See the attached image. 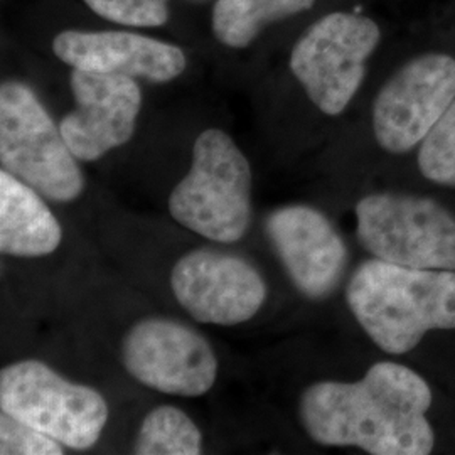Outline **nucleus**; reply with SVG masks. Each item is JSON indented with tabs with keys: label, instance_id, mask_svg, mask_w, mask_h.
Wrapping results in <instances>:
<instances>
[{
	"label": "nucleus",
	"instance_id": "f257e3e1",
	"mask_svg": "<svg viewBox=\"0 0 455 455\" xmlns=\"http://www.w3.org/2000/svg\"><path fill=\"white\" fill-rule=\"evenodd\" d=\"M432 390L403 364L381 361L355 383L319 381L300 396V422L327 447L371 455H428L435 445L427 419Z\"/></svg>",
	"mask_w": 455,
	"mask_h": 455
},
{
	"label": "nucleus",
	"instance_id": "f03ea898",
	"mask_svg": "<svg viewBox=\"0 0 455 455\" xmlns=\"http://www.w3.org/2000/svg\"><path fill=\"white\" fill-rule=\"evenodd\" d=\"M347 306L385 353L405 355L430 331L455 329V270L364 261L353 274Z\"/></svg>",
	"mask_w": 455,
	"mask_h": 455
},
{
	"label": "nucleus",
	"instance_id": "7ed1b4c3",
	"mask_svg": "<svg viewBox=\"0 0 455 455\" xmlns=\"http://www.w3.org/2000/svg\"><path fill=\"white\" fill-rule=\"evenodd\" d=\"M171 216L214 243H236L251 223V167L227 132L196 139L189 172L169 196Z\"/></svg>",
	"mask_w": 455,
	"mask_h": 455
},
{
	"label": "nucleus",
	"instance_id": "20e7f679",
	"mask_svg": "<svg viewBox=\"0 0 455 455\" xmlns=\"http://www.w3.org/2000/svg\"><path fill=\"white\" fill-rule=\"evenodd\" d=\"M0 163L54 203H71L84 189L78 159L24 83L7 82L0 88Z\"/></svg>",
	"mask_w": 455,
	"mask_h": 455
},
{
	"label": "nucleus",
	"instance_id": "39448f33",
	"mask_svg": "<svg viewBox=\"0 0 455 455\" xmlns=\"http://www.w3.org/2000/svg\"><path fill=\"white\" fill-rule=\"evenodd\" d=\"M0 408L76 451L93 447L108 422L100 391L68 381L37 359L2 368Z\"/></svg>",
	"mask_w": 455,
	"mask_h": 455
},
{
	"label": "nucleus",
	"instance_id": "423d86ee",
	"mask_svg": "<svg viewBox=\"0 0 455 455\" xmlns=\"http://www.w3.org/2000/svg\"><path fill=\"white\" fill-rule=\"evenodd\" d=\"M356 233L374 259L422 270H455V216L417 196H364Z\"/></svg>",
	"mask_w": 455,
	"mask_h": 455
},
{
	"label": "nucleus",
	"instance_id": "0eeeda50",
	"mask_svg": "<svg viewBox=\"0 0 455 455\" xmlns=\"http://www.w3.org/2000/svg\"><path fill=\"white\" fill-rule=\"evenodd\" d=\"M381 33L370 17L332 12L304 34L291 54V71L325 115L342 114L358 93L366 61Z\"/></svg>",
	"mask_w": 455,
	"mask_h": 455
},
{
	"label": "nucleus",
	"instance_id": "6e6552de",
	"mask_svg": "<svg viewBox=\"0 0 455 455\" xmlns=\"http://www.w3.org/2000/svg\"><path fill=\"white\" fill-rule=\"evenodd\" d=\"M455 100V58L423 54L383 84L373 105L376 142L391 154L420 146Z\"/></svg>",
	"mask_w": 455,
	"mask_h": 455
},
{
	"label": "nucleus",
	"instance_id": "1a4fd4ad",
	"mask_svg": "<svg viewBox=\"0 0 455 455\" xmlns=\"http://www.w3.org/2000/svg\"><path fill=\"white\" fill-rule=\"evenodd\" d=\"M122 359L139 383L176 396H203L218 376L210 342L193 327L164 317H147L132 325Z\"/></svg>",
	"mask_w": 455,
	"mask_h": 455
},
{
	"label": "nucleus",
	"instance_id": "9d476101",
	"mask_svg": "<svg viewBox=\"0 0 455 455\" xmlns=\"http://www.w3.org/2000/svg\"><path fill=\"white\" fill-rule=\"evenodd\" d=\"M171 289L180 307L203 324H243L267 300V283L250 261L208 248L180 257Z\"/></svg>",
	"mask_w": 455,
	"mask_h": 455
},
{
	"label": "nucleus",
	"instance_id": "9b49d317",
	"mask_svg": "<svg viewBox=\"0 0 455 455\" xmlns=\"http://www.w3.org/2000/svg\"><path fill=\"white\" fill-rule=\"evenodd\" d=\"M71 92L76 107L60 131L78 161L95 163L131 140L142 108L135 78L73 68Z\"/></svg>",
	"mask_w": 455,
	"mask_h": 455
},
{
	"label": "nucleus",
	"instance_id": "f8f14e48",
	"mask_svg": "<svg viewBox=\"0 0 455 455\" xmlns=\"http://www.w3.org/2000/svg\"><path fill=\"white\" fill-rule=\"evenodd\" d=\"M267 235L299 292L323 300L336 291L347 246L325 214L304 204L280 208L268 216Z\"/></svg>",
	"mask_w": 455,
	"mask_h": 455
},
{
	"label": "nucleus",
	"instance_id": "ddd939ff",
	"mask_svg": "<svg viewBox=\"0 0 455 455\" xmlns=\"http://www.w3.org/2000/svg\"><path fill=\"white\" fill-rule=\"evenodd\" d=\"M52 51L71 68L150 83L171 82L186 68L182 49L125 31H63L54 37Z\"/></svg>",
	"mask_w": 455,
	"mask_h": 455
},
{
	"label": "nucleus",
	"instance_id": "4468645a",
	"mask_svg": "<svg viewBox=\"0 0 455 455\" xmlns=\"http://www.w3.org/2000/svg\"><path fill=\"white\" fill-rule=\"evenodd\" d=\"M29 184L0 171V251L16 259L48 257L58 250L63 229Z\"/></svg>",
	"mask_w": 455,
	"mask_h": 455
},
{
	"label": "nucleus",
	"instance_id": "2eb2a0df",
	"mask_svg": "<svg viewBox=\"0 0 455 455\" xmlns=\"http://www.w3.org/2000/svg\"><path fill=\"white\" fill-rule=\"evenodd\" d=\"M315 0H218L212 33L228 48H248L261 29L275 20L309 11Z\"/></svg>",
	"mask_w": 455,
	"mask_h": 455
},
{
	"label": "nucleus",
	"instance_id": "dca6fc26",
	"mask_svg": "<svg viewBox=\"0 0 455 455\" xmlns=\"http://www.w3.org/2000/svg\"><path fill=\"white\" fill-rule=\"evenodd\" d=\"M203 435L196 423L178 407L150 410L133 443V454L199 455Z\"/></svg>",
	"mask_w": 455,
	"mask_h": 455
},
{
	"label": "nucleus",
	"instance_id": "f3484780",
	"mask_svg": "<svg viewBox=\"0 0 455 455\" xmlns=\"http://www.w3.org/2000/svg\"><path fill=\"white\" fill-rule=\"evenodd\" d=\"M419 169L425 180L455 188V100L420 144Z\"/></svg>",
	"mask_w": 455,
	"mask_h": 455
},
{
	"label": "nucleus",
	"instance_id": "a211bd4d",
	"mask_svg": "<svg viewBox=\"0 0 455 455\" xmlns=\"http://www.w3.org/2000/svg\"><path fill=\"white\" fill-rule=\"evenodd\" d=\"M100 17L132 28H157L169 20V0H84Z\"/></svg>",
	"mask_w": 455,
	"mask_h": 455
},
{
	"label": "nucleus",
	"instance_id": "6ab92c4d",
	"mask_svg": "<svg viewBox=\"0 0 455 455\" xmlns=\"http://www.w3.org/2000/svg\"><path fill=\"white\" fill-rule=\"evenodd\" d=\"M65 445L28 423L19 422L0 413V454L2 455H61Z\"/></svg>",
	"mask_w": 455,
	"mask_h": 455
}]
</instances>
